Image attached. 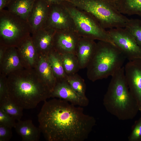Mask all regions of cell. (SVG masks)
<instances>
[{
  "mask_svg": "<svg viewBox=\"0 0 141 141\" xmlns=\"http://www.w3.org/2000/svg\"><path fill=\"white\" fill-rule=\"evenodd\" d=\"M39 127L48 141H84L96 124L82 107L54 98L44 102L38 115Z\"/></svg>",
  "mask_w": 141,
  "mask_h": 141,
  "instance_id": "cell-1",
  "label": "cell"
},
{
  "mask_svg": "<svg viewBox=\"0 0 141 141\" xmlns=\"http://www.w3.org/2000/svg\"><path fill=\"white\" fill-rule=\"evenodd\" d=\"M9 97L23 109L35 108L51 97V92L34 68H23L6 76Z\"/></svg>",
  "mask_w": 141,
  "mask_h": 141,
  "instance_id": "cell-2",
  "label": "cell"
},
{
  "mask_svg": "<svg viewBox=\"0 0 141 141\" xmlns=\"http://www.w3.org/2000/svg\"><path fill=\"white\" fill-rule=\"evenodd\" d=\"M111 77L103 97V105L108 112L119 120L132 119L139 111V108L129 91L125 77L124 66Z\"/></svg>",
  "mask_w": 141,
  "mask_h": 141,
  "instance_id": "cell-3",
  "label": "cell"
},
{
  "mask_svg": "<svg viewBox=\"0 0 141 141\" xmlns=\"http://www.w3.org/2000/svg\"><path fill=\"white\" fill-rule=\"evenodd\" d=\"M126 58L115 45L99 41L87 68L88 78L92 82L111 76L122 67Z\"/></svg>",
  "mask_w": 141,
  "mask_h": 141,
  "instance_id": "cell-4",
  "label": "cell"
},
{
  "mask_svg": "<svg viewBox=\"0 0 141 141\" xmlns=\"http://www.w3.org/2000/svg\"><path fill=\"white\" fill-rule=\"evenodd\" d=\"M92 15L104 29L125 28L129 19L118 10L112 0H65Z\"/></svg>",
  "mask_w": 141,
  "mask_h": 141,
  "instance_id": "cell-5",
  "label": "cell"
},
{
  "mask_svg": "<svg viewBox=\"0 0 141 141\" xmlns=\"http://www.w3.org/2000/svg\"><path fill=\"white\" fill-rule=\"evenodd\" d=\"M61 4L71 15L75 30L80 36L108 42L115 45L107 31L92 15L65 0Z\"/></svg>",
  "mask_w": 141,
  "mask_h": 141,
  "instance_id": "cell-6",
  "label": "cell"
},
{
  "mask_svg": "<svg viewBox=\"0 0 141 141\" xmlns=\"http://www.w3.org/2000/svg\"><path fill=\"white\" fill-rule=\"evenodd\" d=\"M31 34L27 21L8 10L0 11V45L17 47Z\"/></svg>",
  "mask_w": 141,
  "mask_h": 141,
  "instance_id": "cell-7",
  "label": "cell"
},
{
  "mask_svg": "<svg viewBox=\"0 0 141 141\" xmlns=\"http://www.w3.org/2000/svg\"><path fill=\"white\" fill-rule=\"evenodd\" d=\"M108 33L115 45L129 61L141 59V48L125 28L109 29Z\"/></svg>",
  "mask_w": 141,
  "mask_h": 141,
  "instance_id": "cell-8",
  "label": "cell"
},
{
  "mask_svg": "<svg viewBox=\"0 0 141 141\" xmlns=\"http://www.w3.org/2000/svg\"><path fill=\"white\" fill-rule=\"evenodd\" d=\"M124 70L129 91L141 112V59L129 61L124 66Z\"/></svg>",
  "mask_w": 141,
  "mask_h": 141,
  "instance_id": "cell-9",
  "label": "cell"
},
{
  "mask_svg": "<svg viewBox=\"0 0 141 141\" xmlns=\"http://www.w3.org/2000/svg\"><path fill=\"white\" fill-rule=\"evenodd\" d=\"M44 27L53 29L56 31L75 30L71 15L61 3L50 6L49 15Z\"/></svg>",
  "mask_w": 141,
  "mask_h": 141,
  "instance_id": "cell-10",
  "label": "cell"
},
{
  "mask_svg": "<svg viewBox=\"0 0 141 141\" xmlns=\"http://www.w3.org/2000/svg\"><path fill=\"white\" fill-rule=\"evenodd\" d=\"M80 37L74 30L56 31L54 37V49L60 54L71 53L76 55Z\"/></svg>",
  "mask_w": 141,
  "mask_h": 141,
  "instance_id": "cell-11",
  "label": "cell"
},
{
  "mask_svg": "<svg viewBox=\"0 0 141 141\" xmlns=\"http://www.w3.org/2000/svg\"><path fill=\"white\" fill-rule=\"evenodd\" d=\"M51 97L63 99L77 106H87L89 101L87 97H83L76 93L66 80L57 81L51 92Z\"/></svg>",
  "mask_w": 141,
  "mask_h": 141,
  "instance_id": "cell-12",
  "label": "cell"
},
{
  "mask_svg": "<svg viewBox=\"0 0 141 141\" xmlns=\"http://www.w3.org/2000/svg\"><path fill=\"white\" fill-rule=\"evenodd\" d=\"M50 9L44 0H35L27 20L31 34L45 27Z\"/></svg>",
  "mask_w": 141,
  "mask_h": 141,
  "instance_id": "cell-13",
  "label": "cell"
},
{
  "mask_svg": "<svg viewBox=\"0 0 141 141\" xmlns=\"http://www.w3.org/2000/svg\"><path fill=\"white\" fill-rule=\"evenodd\" d=\"M56 31L44 27L32 33V41L39 54L47 56L54 49Z\"/></svg>",
  "mask_w": 141,
  "mask_h": 141,
  "instance_id": "cell-14",
  "label": "cell"
},
{
  "mask_svg": "<svg viewBox=\"0 0 141 141\" xmlns=\"http://www.w3.org/2000/svg\"><path fill=\"white\" fill-rule=\"evenodd\" d=\"M22 66L24 68H34L39 54L33 44L31 36L16 47Z\"/></svg>",
  "mask_w": 141,
  "mask_h": 141,
  "instance_id": "cell-15",
  "label": "cell"
},
{
  "mask_svg": "<svg viewBox=\"0 0 141 141\" xmlns=\"http://www.w3.org/2000/svg\"><path fill=\"white\" fill-rule=\"evenodd\" d=\"M97 43L95 40L80 37L76 52L80 69L86 68L95 52Z\"/></svg>",
  "mask_w": 141,
  "mask_h": 141,
  "instance_id": "cell-16",
  "label": "cell"
},
{
  "mask_svg": "<svg viewBox=\"0 0 141 141\" xmlns=\"http://www.w3.org/2000/svg\"><path fill=\"white\" fill-rule=\"evenodd\" d=\"M16 47H8L0 62V74L7 76L10 73L24 68Z\"/></svg>",
  "mask_w": 141,
  "mask_h": 141,
  "instance_id": "cell-17",
  "label": "cell"
},
{
  "mask_svg": "<svg viewBox=\"0 0 141 141\" xmlns=\"http://www.w3.org/2000/svg\"><path fill=\"white\" fill-rule=\"evenodd\" d=\"M34 69L51 92L57 81L47 56L39 54L38 60Z\"/></svg>",
  "mask_w": 141,
  "mask_h": 141,
  "instance_id": "cell-18",
  "label": "cell"
},
{
  "mask_svg": "<svg viewBox=\"0 0 141 141\" xmlns=\"http://www.w3.org/2000/svg\"><path fill=\"white\" fill-rule=\"evenodd\" d=\"M16 132L23 141H38L40 138L41 130L36 127L31 120L17 121L14 128Z\"/></svg>",
  "mask_w": 141,
  "mask_h": 141,
  "instance_id": "cell-19",
  "label": "cell"
},
{
  "mask_svg": "<svg viewBox=\"0 0 141 141\" xmlns=\"http://www.w3.org/2000/svg\"><path fill=\"white\" fill-rule=\"evenodd\" d=\"M35 0H10L7 7L10 12L27 21Z\"/></svg>",
  "mask_w": 141,
  "mask_h": 141,
  "instance_id": "cell-20",
  "label": "cell"
},
{
  "mask_svg": "<svg viewBox=\"0 0 141 141\" xmlns=\"http://www.w3.org/2000/svg\"><path fill=\"white\" fill-rule=\"evenodd\" d=\"M47 57L56 81L66 80V74L63 65L61 55L54 49Z\"/></svg>",
  "mask_w": 141,
  "mask_h": 141,
  "instance_id": "cell-21",
  "label": "cell"
},
{
  "mask_svg": "<svg viewBox=\"0 0 141 141\" xmlns=\"http://www.w3.org/2000/svg\"><path fill=\"white\" fill-rule=\"evenodd\" d=\"M114 1L118 10L122 14L137 15L141 17V0Z\"/></svg>",
  "mask_w": 141,
  "mask_h": 141,
  "instance_id": "cell-22",
  "label": "cell"
},
{
  "mask_svg": "<svg viewBox=\"0 0 141 141\" xmlns=\"http://www.w3.org/2000/svg\"><path fill=\"white\" fill-rule=\"evenodd\" d=\"M60 55L63 68L67 76L77 73L80 68L77 55L71 53Z\"/></svg>",
  "mask_w": 141,
  "mask_h": 141,
  "instance_id": "cell-23",
  "label": "cell"
},
{
  "mask_svg": "<svg viewBox=\"0 0 141 141\" xmlns=\"http://www.w3.org/2000/svg\"><path fill=\"white\" fill-rule=\"evenodd\" d=\"M0 108L17 121L21 120L23 116V109L9 97L0 101Z\"/></svg>",
  "mask_w": 141,
  "mask_h": 141,
  "instance_id": "cell-24",
  "label": "cell"
},
{
  "mask_svg": "<svg viewBox=\"0 0 141 141\" xmlns=\"http://www.w3.org/2000/svg\"><path fill=\"white\" fill-rule=\"evenodd\" d=\"M66 81L78 95L83 97H86V86L84 80L77 73L67 75Z\"/></svg>",
  "mask_w": 141,
  "mask_h": 141,
  "instance_id": "cell-25",
  "label": "cell"
},
{
  "mask_svg": "<svg viewBox=\"0 0 141 141\" xmlns=\"http://www.w3.org/2000/svg\"><path fill=\"white\" fill-rule=\"evenodd\" d=\"M125 28L131 33L141 48V20L129 19Z\"/></svg>",
  "mask_w": 141,
  "mask_h": 141,
  "instance_id": "cell-26",
  "label": "cell"
},
{
  "mask_svg": "<svg viewBox=\"0 0 141 141\" xmlns=\"http://www.w3.org/2000/svg\"><path fill=\"white\" fill-rule=\"evenodd\" d=\"M16 120L0 108V125L12 128H14L16 122Z\"/></svg>",
  "mask_w": 141,
  "mask_h": 141,
  "instance_id": "cell-27",
  "label": "cell"
},
{
  "mask_svg": "<svg viewBox=\"0 0 141 141\" xmlns=\"http://www.w3.org/2000/svg\"><path fill=\"white\" fill-rule=\"evenodd\" d=\"M128 140L129 141H141V117L135 122Z\"/></svg>",
  "mask_w": 141,
  "mask_h": 141,
  "instance_id": "cell-28",
  "label": "cell"
},
{
  "mask_svg": "<svg viewBox=\"0 0 141 141\" xmlns=\"http://www.w3.org/2000/svg\"><path fill=\"white\" fill-rule=\"evenodd\" d=\"M8 97L6 76L0 74V101Z\"/></svg>",
  "mask_w": 141,
  "mask_h": 141,
  "instance_id": "cell-29",
  "label": "cell"
},
{
  "mask_svg": "<svg viewBox=\"0 0 141 141\" xmlns=\"http://www.w3.org/2000/svg\"><path fill=\"white\" fill-rule=\"evenodd\" d=\"M11 129L0 125V141H8L10 140L12 136Z\"/></svg>",
  "mask_w": 141,
  "mask_h": 141,
  "instance_id": "cell-30",
  "label": "cell"
},
{
  "mask_svg": "<svg viewBox=\"0 0 141 141\" xmlns=\"http://www.w3.org/2000/svg\"><path fill=\"white\" fill-rule=\"evenodd\" d=\"M8 47L0 45V62L2 61Z\"/></svg>",
  "mask_w": 141,
  "mask_h": 141,
  "instance_id": "cell-31",
  "label": "cell"
},
{
  "mask_svg": "<svg viewBox=\"0 0 141 141\" xmlns=\"http://www.w3.org/2000/svg\"><path fill=\"white\" fill-rule=\"evenodd\" d=\"M49 5L61 4L64 0H44Z\"/></svg>",
  "mask_w": 141,
  "mask_h": 141,
  "instance_id": "cell-32",
  "label": "cell"
},
{
  "mask_svg": "<svg viewBox=\"0 0 141 141\" xmlns=\"http://www.w3.org/2000/svg\"><path fill=\"white\" fill-rule=\"evenodd\" d=\"M10 0H0V11L7 7Z\"/></svg>",
  "mask_w": 141,
  "mask_h": 141,
  "instance_id": "cell-33",
  "label": "cell"
},
{
  "mask_svg": "<svg viewBox=\"0 0 141 141\" xmlns=\"http://www.w3.org/2000/svg\"><path fill=\"white\" fill-rule=\"evenodd\" d=\"M112 0L115 1L116 0Z\"/></svg>",
  "mask_w": 141,
  "mask_h": 141,
  "instance_id": "cell-34",
  "label": "cell"
}]
</instances>
